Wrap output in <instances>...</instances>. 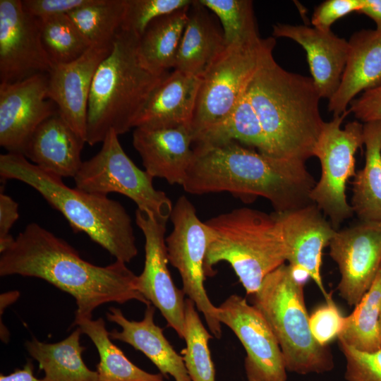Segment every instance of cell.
Returning <instances> with one entry per match:
<instances>
[{"instance_id":"obj_1","label":"cell","mask_w":381,"mask_h":381,"mask_svg":"<svg viewBox=\"0 0 381 381\" xmlns=\"http://www.w3.org/2000/svg\"><path fill=\"white\" fill-rule=\"evenodd\" d=\"M18 274L47 281L75 300V317L92 318L98 306L136 300L151 304L137 290V275L116 260L101 267L83 260L66 241L30 223L1 253L0 275Z\"/></svg>"},{"instance_id":"obj_2","label":"cell","mask_w":381,"mask_h":381,"mask_svg":"<svg viewBox=\"0 0 381 381\" xmlns=\"http://www.w3.org/2000/svg\"><path fill=\"white\" fill-rule=\"evenodd\" d=\"M193 150L182 185L188 193L228 192L245 202L262 197L276 212L313 203L310 195L316 181L305 162L266 155L235 140L195 145Z\"/></svg>"},{"instance_id":"obj_3","label":"cell","mask_w":381,"mask_h":381,"mask_svg":"<svg viewBox=\"0 0 381 381\" xmlns=\"http://www.w3.org/2000/svg\"><path fill=\"white\" fill-rule=\"evenodd\" d=\"M272 51L264 56L246 93L260 121L270 156L306 162L325 121L312 78L284 70Z\"/></svg>"},{"instance_id":"obj_4","label":"cell","mask_w":381,"mask_h":381,"mask_svg":"<svg viewBox=\"0 0 381 381\" xmlns=\"http://www.w3.org/2000/svg\"><path fill=\"white\" fill-rule=\"evenodd\" d=\"M0 175L3 180H18L33 188L75 232L85 233L117 260L126 263L137 255L131 219L119 202L70 188L61 177L43 170L21 153L0 155Z\"/></svg>"},{"instance_id":"obj_5","label":"cell","mask_w":381,"mask_h":381,"mask_svg":"<svg viewBox=\"0 0 381 381\" xmlns=\"http://www.w3.org/2000/svg\"><path fill=\"white\" fill-rule=\"evenodd\" d=\"M138 40L120 29L95 73L86 119L85 140L91 146L102 143L111 131L119 135L135 128L150 95L169 73H156L142 63Z\"/></svg>"},{"instance_id":"obj_6","label":"cell","mask_w":381,"mask_h":381,"mask_svg":"<svg viewBox=\"0 0 381 381\" xmlns=\"http://www.w3.org/2000/svg\"><path fill=\"white\" fill-rule=\"evenodd\" d=\"M205 222L214 231L205 260V276H213V267L226 262L250 296L267 275L286 261V246L274 213L241 207Z\"/></svg>"},{"instance_id":"obj_7","label":"cell","mask_w":381,"mask_h":381,"mask_svg":"<svg viewBox=\"0 0 381 381\" xmlns=\"http://www.w3.org/2000/svg\"><path fill=\"white\" fill-rule=\"evenodd\" d=\"M250 296L282 350L287 371L299 375L323 373L334 368L332 355L313 337L309 325L303 284L285 263L263 279Z\"/></svg>"},{"instance_id":"obj_8","label":"cell","mask_w":381,"mask_h":381,"mask_svg":"<svg viewBox=\"0 0 381 381\" xmlns=\"http://www.w3.org/2000/svg\"><path fill=\"white\" fill-rule=\"evenodd\" d=\"M274 37L226 47L200 77L190 130L194 138L228 117L258 68L273 49Z\"/></svg>"},{"instance_id":"obj_9","label":"cell","mask_w":381,"mask_h":381,"mask_svg":"<svg viewBox=\"0 0 381 381\" xmlns=\"http://www.w3.org/2000/svg\"><path fill=\"white\" fill-rule=\"evenodd\" d=\"M118 136L111 131L102 142L99 152L83 162L73 177L75 187L103 195L121 193L131 199L138 209L167 222L173 209L171 200L163 191L154 188V178L145 170L139 169L125 153Z\"/></svg>"},{"instance_id":"obj_10","label":"cell","mask_w":381,"mask_h":381,"mask_svg":"<svg viewBox=\"0 0 381 381\" xmlns=\"http://www.w3.org/2000/svg\"><path fill=\"white\" fill-rule=\"evenodd\" d=\"M348 110L325 121L313 150L318 158L321 174L310 195L334 229L353 214L348 202L346 186L348 180L356 175L355 155L363 145V125L357 121L349 122L341 128Z\"/></svg>"},{"instance_id":"obj_11","label":"cell","mask_w":381,"mask_h":381,"mask_svg":"<svg viewBox=\"0 0 381 381\" xmlns=\"http://www.w3.org/2000/svg\"><path fill=\"white\" fill-rule=\"evenodd\" d=\"M173 229L165 238L169 263L179 272L182 290L191 299L205 319L210 332L217 339L222 337L218 308L210 301L205 289V260L214 231L198 218L193 205L186 196H181L170 216Z\"/></svg>"},{"instance_id":"obj_12","label":"cell","mask_w":381,"mask_h":381,"mask_svg":"<svg viewBox=\"0 0 381 381\" xmlns=\"http://www.w3.org/2000/svg\"><path fill=\"white\" fill-rule=\"evenodd\" d=\"M217 319L243 346L248 381H286L287 370L279 343L260 312L236 294L219 307Z\"/></svg>"},{"instance_id":"obj_13","label":"cell","mask_w":381,"mask_h":381,"mask_svg":"<svg viewBox=\"0 0 381 381\" xmlns=\"http://www.w3.org/2000/svg\"><path fill=\"white\" fill-rule=\"evenodd\" d=\"M135 222L145 237V264L137 277V290L156 307L181 339L185 337V294L178 289L168 268L167 222L137 209Z\"/></svg>"},{"instance_id":"obj_14","label":"cell","mask_w":381,"mask_h":381,"mask_svg":"<svg viewBox=\"0 0 381 381\" xmlns=\"http://www.w3.org/2000/svg\"><path fill=\"white\" fill-rule=\"evenodd\" d=\"M329 246L341 275L339 296L350 306H356L380 270L381 222L359 220L338 229Z\"/></svg>"},{"instance_id":"obj_15","label":"cell","mask_w":381,"mask_h":381,"mask_svg":"<svg viewBox=\"0 0 381 381\" xmlns=\"http://www.w3.org/2000/svg\"><path fill=\"white\" fill-rule=\"evenodd\" d=\"M52 66L40 20L23 10L21 0H0V83L47 74Z\"/></svg>"},{"instance_id":"obj_16","label":"cell","mask_w":381,"mask_h":381,"mask_svg":"<svg viewBox=\"0 0 381 381\" xmlns=\"http://www.w3.org/2000/svg\"><path fill=\"white\" fill-rule=\"evenodd\" d=\"M286 249V261L296 279L303 284L304 277L311 278L321 293L327 298L322 275L323 249L329 246L337 230L327 220L314 203L281 212H273Z\"/></svg>"},{"instance_id":"obj_17","label":"cell","mask_w":381,"mask_h":381,"mask_svg":"<svg viewBox=\"0 0 381 381\" xmlns=\"http://www.w3.org/2000/svg\"><path fill=\"white\" fill-rule=\"evenodd\" d=\"M47 74L0 83V145L23 154L35 129L57 111L48 97Z\"/></svg>"},{"instance_id":"obj_18","label":"cell","mask_w":381,"mask_h":381,"mask_svg":"<svg viewBox=\"0 0 381 381\" xmlns=\"http://www.w3.org/2000/svg\"><path fill=\"white\" fill-rule=\"evenodd\" d=\"M112 44L91 46L78 59L53 66L47 73L49 99L59 115L85 140L92 79L100 63L110 53Z\"/></svg>"},{"instance_id":"obj_19","label":"cell","mask_w":381,"mask_h":381,"mask_svg":"<svg viewBox=\"0 0 381 381\" xmlns=\"http://www.w3.org/2000/svg\"><path fill=\"white\" fill-rule=\"evenodd\" d=\"M193 134L188 126L171 128L137 127L133 145L145 171L153 178L182 186L193 158Z\"/></svg>"},{"instance_id":"obj_20","label":"cell","mask_w":381,"mask_h":381,"mask_svg":"<svg viewBox=\"0 0 381 381\" xmlns=\"http://www.w3.org/2000/svg\"><path fill=\"white\" fill-rule=\"evenodd\" d=\"M272 35L299 44L306 51L312 79L322 98L328 100L337 90L346 65L349 42L334 34L303 25L277 23Z\"/></svg>"},{"instance_id":"obj_21","label":"cell","mask_w":381,"mask_h":381,"mask_svg":"<svg viewBox=\"0 0 381 381\" xmlns=\"http://www.w3.org/2000/svg\"><path fill=\"white\" fill-rule=\"evenodd\" d=\"M85 143L56 111L35 129L23 155L44 171L61 178L74 177L83 163Z\"/></svg>"},{"instance_id":"obj_22","label":"cell","mask_w":381,"mask_h":381,"mask_svg":"<svg viewBox=\"0 0 381 381\" xmlns=\"http://www.w3.org/2000/svg\"><path fill=\"white\" fill-rule=\"evenodd\" d=\"M146 306L140 321L129 320L119 308H109L107 320L121 327V331L109 332L110 338L128 344L143 353L165 378L171 375L175 381H191L182 356L164 337L163 329L154 322L155 306L152 304Z\"/></svg>"},{"instance_id":"obj_23","label":"cell","mask_w":381,"mask_h":381,"mask_svg":"<svg viewBox=\"0 0 381 381\" xmlns=\"http://www.w3.org/2000/svg\"><path fill=\"white\" fill-rule=\"evenodd\" d=\"M348 42V56L340 83L329 99L328 110L333 116L346 112L361 91L381 85V32L361 30L355 32Z\"/></svg>"},{"instance_id":"obj_24","label":"cell","mask_w":381,"mask_h":381,"mask_svg":"<svg viewBox=\"0 0 381 381\" xmlns=\"http://www.w3.org/2000/svg\"><path fill=\"white\" fill-rule=\"evenodd\" d=\"M200 83V77L169 73L150 95L135 128L190 127Z\"/></svg>"},{"instance_id":"obj_25","label":"cell","mask_w":381,"mask_h":381,"mask_svg":"<svg viewBox=\"0 0 381 381\" xmlns=\"http://www.w3.org/2000/svg\"><path fill=\"white\" fill-rule=\"evenodd\" d=\"M225 47L222 30L210 11L199 0H193L188 9L174 70L200 78Z\"/></svg>"},{"instance_id":"obj_26","label":"cell","mask_w":381,"mask_h":381,"mask_svg":"<svg viewBox=\"0 0 381 381\" xmlns=\"http://www.w3.org/2000/svg\"><path fill=\"white\" fill-rule=\"evenodd\" d=\"M365 164L352 182L351 206L359 220L381 222V121L363 124Z\"/></svg>"},{"instance_id":"obj_27","label":"cell","mask_w":381,"mask_h":381,"mask_svg":"<svg viewBox=\"0 0 381 381\" xmlns=\"http://www.w3.org/2000/svg\"><path fill=\"white\" fill-rule=\"evenodd\" d=\"M82 334L77 327L68 337L56 343L41 342L35 338L25 343L30 355L44 372L43 381H98L97 371L87 368L82 358Z\"/></svg>"},{"instance_id":"obj_28","label":"cell","mask_w":381,"mask_h":381,"mask_svg":"<svg viewBox=\"0 0 381 381\" xmlns=\"http://www.w3.org/2000/svg\"><path fill=\"white\" fill-rule=\"evenodd\" d=\"M188 7L155 19L139 38V57L152 71L165 74L174 69Z\"/></svg>"},{"instance_id":"obj_29","label":"cell","mask_w":381,"mask_h":381,"mask_svg":"<svg viewBox=\"0 0 381 381\" xmlns=\"http://www.w3.org/2000/svg\"><path fill=\"white\" fill-rule=\"evenodd\" d=\"M74 324L91 339L98 351V381H164L162 374L147 373L133 364L111 342L102 318L75 317Z\"/></svg>"},{"instance_id":"obj_30","label":"cell","mask_w":381,"mask_h":381,"mask_svg":"<svg viewBox=\"0 0 381 381\" xmlns=\"http://www.w3.org/2000/svg\"><path fill=\"white\" fill-rule=\"evenodd\" d=\"M231 140L255 147L259 152L270 156L260 121L246 90L228 117L199 133L193 143L214 145Z\"/></svg>"},{"instance_id":"obj_31","label":"cell","mask_w":381,"mask_h":381,"mask_svg":"<svg viewBox=\"0 0 381 381\" xmlns=\"http://www.w3.org/2000/svg\"><path fill=\"white\" fill-rule=\"evenodd\" d=\"M380 308L381 270L353 311L344 317L339 341L360 351L372 352L381 349Z\"/></svg>"},{"instance_id":"obj_32","label":"cell","mask_w":381,"mask_h":381,"mask_svg":"<svg viewBox=\"0 0 381 381\" xmlns=\"http://www.w3.org/2000/svg\"><path fill=\"white\" fill-rule=\"evenodd\" d=\"M125 0H95L68 13L84 37L93 45H107L121 29Z\"/></svg>"},{"instance_id":"obj_33","label":"cell","mask_w":381,"mask_h":381,"mask_svg":"<svg viewBox=\"0 0 381 381\" xmlns=\"http://www.w3.org/2000/svg\"><path fill=\"white\" fill-rule=\"evenodd\" d=\"M40 21L42 42L52 66L72 62L92 46L68 14Z\"/></svg>"},{"instance_id":"obj_34","label":"cell","mask_w":381,"mask_h":381,"mask_svg":"<svg viewBox=\"0 0 381 381\" xmlns=\"http://www.w3.org/2000/svg\"><path fill=\"white\" fill-rule=\"evenodd\" d=\"M194 302H185V337L183 360L191 381H215V369L209 349L213 336L202 322Z\"/></svg>"},{"instance_id":"obj_35","label":"cell","mask_w":381,"mask_h":381,"mask_svg":"<svg viewBox=\"0 0 381 381\" xmlns=\"http://www.w3.org/2000/svg\"><path fill=\"white\" fill-rule=\"evenodd\" d=\"M220 20L226 47L260 39L250 0H199Z\"/></svg>"},{"instance_id":"obj_36","label":"cell","mask_w":381,"mask_h":381,"mask_svg":"<svg viewBox=\"0 0 381 381\" xmlns=\"http://www.w3.org/2000/svg\"><path fill=\"white\" fill-rule=\"evenodd\" d=\"M193 0H125L121 29L139 38L155 19L189 6Z\"/></svg>"},{"instance_id":"obj_37","label":"cell","mask_w":381,"mask_h":381,"mask_svg":"<svg viewBox=\"0 0 381 381\" xmlns=\"http://www.w3.org/2000/svg\"><path fill=\"white\" fill-rule=\"evenodd\" d=\"M339 341L346 361L347 381H381V349L363 351Z\"/></svg>"},{"instance_id":"obj_38","label":"cell","mask_w":381,"mask_h":381,"mask_svg":"<svg viewBox=\"0 0 381 381\" xmlns=\"http://www.w3.org/2000/svg\"><path fill=\"white\" fill-rule=\"evenodd\" d=\"M344 317L330 295L325 303L318 307L309 315L311 333L317 342L323 346L339 335L344 325Z\"/></svg>"},{"instance_id":"obj_39","label":"cell","mask_w":381,"mask_h":381,"mask_svg":"<svg viewBox=\"0 0 381 381\" xmlns=\"http://www.w3.org/2000/svg\"><path fill=\"white\" fill-rule=\"evenodd\" d=\"M363 6V0H326L314 11L311 23L314 28L330 30L332 25L338 19Z\"/></svg>"},{"instance_id":"obj_40","label":"cell","mask_w":381,"mask_h":381,"mask_svg":"<svg viewBox=\"0 0 381 381\" xmlns=\"http://www.w3.org/2000/svg\"><path fill=\"white\" fill-rule=\"evenodd\" d=\"M95 0H23V10L42 20L68 13L94 3Z\"/></svg>"},{"instance_id":"obj_41","label":"cell","mask_w":381,"mask_h":381,"mask_svg":"<svg viewBox=\"0 0 381 381\" xmlns=\"http://www.w3.org/2000/svg\"><path fill=\"white\" fill-rule=\"evenodd\" d=\"M347 110L364 123L381 121V85L363 92L358 99H353Z\"/></svg>"},{"instance_id":"obj_42","label":"cell","mask_w":381,"mask_h":381,"mask_svg":"<svg viewBox=\"0 0 381 381\" xmlns=\"http://www.w3.org/2000/svg\"><path fill=\"white\" fill-rule=\"evenodd\" d=\"M19 217L18 205L2 190L0 193V253L6 250L14 241L10 230Z\"/></svg>"},{"instance_id":"obj_43","label":"cell","mask_w":381,"mask_h":381,"mask_svg":"<svg viewBox=\"0 0 381 381\" xmlns=\"http://www.w3.org/2000/svg\"><path fill=\"white\" fill-rule=\"evenodd\" d=\"M33 369L32 363L28 361L22 369L16 370L8 375L1 374L0 381H43L35 377Z\"/></svg>"},{"instance_id":"obj_44","label":"cell","mask_w":381,"mask_h":381,"mask_svg":"<svg viewBox=\"0 0 381 381\" xmlns=\"http://www.w3.org/2000/svg\"><path fill=\"white\" fill-rule=\"evenodd\" d=\"M358 13L371 18L376 25V30L381 32V0H363Z\"/></svg>"},{"instance_id":"obj_45","label":"cell","mask_w":381,"mask_h":381,"mask_svg":"<svg viewBox=\"0 0 381 381\" xmlns=\"http://www.w3.org/2000/svg\"><path fill=\"white\" fill-rule=\"evenodd\" d=\"M380 337H381V308H380Z\"/></svg>"},{"instance_id":"obj_46","label":"cell","mask_w":381,"mask_h":381,"mask_svg":"<svg viewBox=\"0 0 381 381\" xmlns=\"http://www.w3.org/2000/svg\"><path fill=\"white\" fill-rule=\"evenodd\" d=\"M380 270H381V265H380Z\"/></svg>"}]
</instances>
